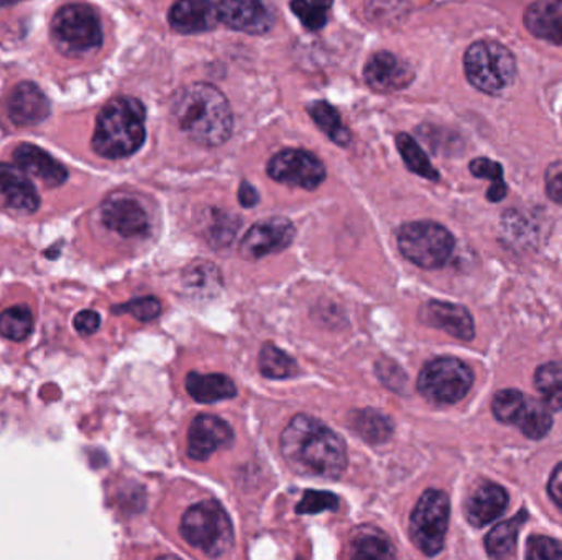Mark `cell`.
Here are the masks:
<instances>
[{
    "label": "cell",
    "instance_id": "1",
    "mask_svg": "<svg viewBox=\"0 0 562 560\" xmlns=\"http://www.w3.org/2000/svg\"><path fill=\"white\" fill-rule=\"evenodd\" d=\"M279 449L287 464L304 477L336 480L347 468L343 438L311 416L291 419L279 438Z\"/></svg>",
    "mask_w": 562,
    "mask_h": 560
},
{
    "label": "cell",
    "instance_id": "2",
    "mask_svg": "<svg viewBox=\"0 0 562 560\" xmlns=\"http://www.w3.org/2000/svg\"><path fill=\"white\" fill-rule=\"evenodd\" d=\"M171 114L180 129L203 146H219L232 133L234 117L229 100L217 87L194 83L175 93Z\"/></svg>",
    "mask_w": 562,
    "mask_h": 560
},
{
    "label": "cell",
    "instance_id": "3",
    "mask_svg": "<svg viewBox=\"0 0 562 560\" xmlns=\"http://www.w3.org/2000/svg\"><path fill=\"white\" fill-rule=\"evenodd\" d=\"M144 104L135 97H116L100 110L94 130L93 148L104 158L133 155L145 142Z\"/></svg>",
    "mask_w": 562,
    "mask_h": 560
},
{
    "label": "cell",
    "instance_id": "4",
    "mask_svg": "<svg viewBox=\"0 0 562 560\" xmlns=\"http://www.w3.org/2000/svg\"><path fill=\"white\" fill-rule=\"evenodd\" d=\"M180 533L188 544L210 557L226 553L234 544V527L223 504L214 500L193 504L180 524Z\"/></svg>",
    "mask_w": 562,
    "mask_h": 560
},
{
    "label": "cell",
    "instance_id": "5",
    "mask_svg": "<svg viewBox=\"0 0 562 560\" xmlns=\"http://www.w3.org/2000/svg\"><path fill=\"white\" fill-rule=\"evenodd\" d=\"M467 80L476 90L499 94L515 80L516 61L512 51L497 41H477L464 57Z\"/></svg>",
    "mask_w": 562,
    "mask_h": 560
},
{
    "label": "cell",
    "instance_id": "6",
    "mask_svg": "<svg viewBox=\"0 0 562 560\" xmlns=\"http://www.w3.org/2000/svg\"><path fill=\"white\" fill-rule=\"evenodd\" d=\"M51 37L61 53L83 57L103 45V27L93 9L71 4L60 9L51 22Z\"/></svg>",
    "mask_w": 562,
    "mask_h": 560
},
{
    "label": "cell",
    "instance_id": "7",
    "mask_svg": "<svg viewBox=\"0 0 562 560\" xmlns=\"http://www.w3.org/2000/svg\"><path fill=\"white\" fill-rule=\"evenodd\" d=\"M398 247L403 257L419 269H441L453 253L454 237L441 224L419 221L399 229Z\"/></svg>",
    "mask_w": 562,
    "mask_h": 560
},
{
    "label": "cell",
    "instance_id": "8",
    "mask_svg": "<svg viewBox=\"0 0 562 560\" xmlns=\"http://www.w3.org/2000/svg\"><path fill=\"white\" fill-rule=\"evenodd\" d=\"M473 385L474 373L469 365L454 357L431 360L418 377L419 395L434 405L459 403Z\"/></svg>",
    "mask_w": 562,
    "mask_h": 560
},
{
    "label": "cell",
    "instance_id": "9",
    "mask_svg": "<svg viewBox=\"0 0 562 560\" xmlns=\"http://www.w3.org/2000/svg\"><path fill=\"white\" fill-rule=\"evenodd\" d=\"M450 497L441 490H427L411 513L409 536L425 556L434 557L443 550L450 526Z\"/></svg>",
    "mask_w": 562,
    "mask_h": 560
},
{
    "label": "cell",
    "instance_id": "10",
    "mask_svg": "<svg viewBox=\"0 0 562 560\" xmlns=\"http://www.w3.org/2000/svg\"><path fill=\"white\" fill-rule=\"evenodd\" d=\"M266 172L273 181L310 191L316 190L326 179L323 162L307 150H284L276 153L266 165Z\"/></svg>",
    "mask_w": 562,
    "mask_h": 560
},
{
    "label": "cell",
    "instance_id": "11",
    "mask_svg": "<svg viewBox=\"0 0 562 560\" xmlns=\"http://www.w3.org/2000/svg\"><path fill=\"white\" fill-rule=\"evenodd\" d=\"M295 239V226L285 217L263 219L250 227L240 243V255L246 260H260L288 249Z\"/></svg>",
    "mask_w": 562,
    "mask_h": 560
},
{
    "label": "cell",
    "instance_id": "12",
    "mask_svg": "<svg viewBox=\"0 0 562 560\" xmlns=\"http://www.w3.org/2000/svg\"><path fill=\"white\" fill-rule=\"evenodd\" d=\"M100 223L110 233L123 239L142 237L151 229L147 211L139 201L127 196H113L100 207Z\"/></svg>",
    "mask_w": 562,
    "mask_h": 560
},
{
    "label": "cell",
    "instance_id": "13",
    "mask_svg": "<svg viewBox=\"0 0 562 560\" xmlns=\"http://www.w3.org/2000/svg\"><path fill=\"white\" fill-rule=\"evenodd\" d=\"M216 8L223 24L243 34H266L275 24V17L262 0H217Z\"/></svg>",
    "mask_w": 562,
    "mask_h": 560
},
{
    "label": "cell",
    "instance_id": "14",
    "mask_svg": "<svg viewBox=\"0 0 562 560\" xmlns=\"http://www.w3.org/2000/svg\"><path fill=\"white\" fill-rule=\"evenodd\" d=\"M234 441L232 428L219 416L198 415L188 431V455L193 461H207L214 452L229 448Z\"/></svg>",
    "mask_w": 562,
    "mask_h": 560
},
{
    "label": "cell",
    "instance_id": "15",
    "mask_svg": "<svg viewBox=\"0 0 562 560\" xmlns=\"http://www.w3.org/2000/svg\"><path fill=\"white\" fill-rule=\"evenodd\" d=\"M363 78L376 93L392 94L408 87L415 80V71L396 55L379 51L367 61Z\"/></svg>",
    "mask_w": 562,
    "mask_h": 560
},
{
    "label": "cell",
    "instance_id": "16",
    "mask_svg": "<svg viewBox=\"0 0 562 560\" xmlns=\"http://www.w3.org/2000/svg\"><path fill=\"white\" fill-rule=\"evenodd\" d=\"M419 319L430 327L441 329L461 341H473L476 335L474 319L464 306L430 301L419 311Z\"/></svg>",
    "mask_w": 562,
    "mask_h": 560
},
{
    "label": "cell",
    "instance_id": "17",
    "mask_svg": "<svg viewBox=\"0 0 562 560\" xmlns=\"http://www.w3.org/2000/svg\"><path fill=\"white\" fill-rule=\"evenodd\" d=\"M168 22L180 34L193 35L213 31L220 21L216 4L211 0H177Z\"/></svg>",
    "mask_w": 562,
    "mask_h": 560
},
{
    "label": "cell",
    "instance_id": "18",
    "mask_svg": "<svg viewBox=\"0 0 562 560\" xmlns=\"http://www.w3.org/2000/svg\"><path fill=\"white\" fill-rule=\"evenodd\" d=\"M0 198L21 213L32 214L40 207V196L27 172L9 163H0Z\"/></svg>",
    "mask_w": 562,
    "mask_h": 560
},
{
    "label": "cell",
    "instance_id": "19",
    "mask_svg": "<svg viewBox=\"0 0 562 560\" xmlns=\"http://www.w3.org/2000/svg\"><path fill=\"white\" fill-rule=\"evenodd\" d=\"M8 110L15 126H38L50 116V103L40 87L34 83H21L9 97Z\"/></svg>",
    "mask_w": 562,
    "mask_h": 560
},
{
    "label": "cell",
    "instance_id": "20",
    "mask_svg": "<svg viewBox=\"0 0 562 560\" xmlns=\"http://www.w3.org/2000/svg\"><path fill=\"white\" fill-rule=\"evenodd\" d=\"M14 159L27 175L40 179L48 188H58L68 179L67 168L60 162L31 143L19 145L14 152Z\"/></svg>",
    "mask_w": 562,
    "mask_h": 560
},
{
    "label": "cell",
    "instance_id": "21",
    "mask_svg": "<svg viewBox=\"0 0 562 560\" xmlns=\"http://www.w3.org/2000/svg\"><path fill=\"white\" fill-rule=\"evenodd\" d=\"M509 507L505 488L492 481H483L474 490L466 503V517L473 526L483 527L502 516Z\"/></svg>",
    "mask_w": 562,
    "mask_h": 560
},
{
    "label": "cell",
    "instance_id": "22",
    "mask_svg": "<svg viewBox=\"0 0 562 560\" xmlns=\"http://www.w3.org/2000/svg\"><path fill=\"white\" fill-rule=\"evenodd\" d=\"M525 25L536 38L562 45V0H539L529 5Z\"/></svg>",
    "mask_w": 562,
    "mask_h": 560
},
{
    "label": "cell",
    "instance_id": "23",
    "mask_svg": "<svg viewBox=\"0 0 562 560\" xmlns=\"http://www.w3.org/2000/svg\"><path fill=\"white\" fill-rule=\"evenodd\" d=\"M188 395L203 405L232 400L237 396L236 383L223 373H198L191 371L187 377Z\"/></svg>",
    "mask_w": 562,
    "mask_h": 560
},
{
    "label": "cell",
    "instance_id": "24",
    "mask_svg": "<svg viewBox=\"0 0 562 560\" xmlns=\"http://www.w3.org/2000/svg\"><path fill=\"white\" fill-rule=\"evenodd\" d=\"M528 513L525 510L519 511L512 520L503 521L497 524L486 539L487 552L493 559H505L515 552L516 540H518L519 529L526 523Z\"/></svg>",
    "mask_w": 562,
    "mask_h": 560
},
{
    "label": "cell",
    "instance_id": "25",
    "mask_svg": "<svg viewBox=\"0 0 562 560\" xmlns=\"http://www.w3.org/2000/svg\"><path fill=\"white\" fill-rule=\"evenodd\" d=\"M350 425L354 431L369 442V444H383L393 434V421L390 416L376 409H362L350 415Z\"/></svg>",
    "mask_w": 562,
    "mask_h": 560
},
{
    "label": "cell",
    "instance_id": "26",
    "mask_svg": "<svg viewBox=\"0 0 562 560\" xmlns=\"http://www.w3.org/2000/svg\"><path fill=\"white\" fill-rule=\"evenodd\" d=\"M513 425L529 439H541L548 434L552 426L551 413L545 403L526 396L522 412L516 416Z\"/></svg>",
    "mask_w": 562,
    "mask_h": 560
},
{
    "label": "cell",
    "instance_id": "27",
    "mask_svg": "<svg viewBox=\"0 0 562 560\" xmlns=\"http://www.w3.org/2000/svg\"><path fill=\"white\" fill-rule=\"evenodd\" d=\"M308 114L313 117L314 123L339 146L350 143V132L344 127L339 112L326 100H314L307 107Z\"/></svg>",
    "mask_w": 562,
    "mask_h": 560
},
{
    "label": "cell",
    "instance_id": "28",
    "mask_svg": "<svg viewBox=\"0 0 562 560\" xmlns=\"http://www.w3.org/2000/svg\"><path fill=\"white\" fill-rule=\"evenodd\" d=\"M535 385L549 409H562V364L549 361L536 370Z\"/></svg>",
    "mask_w": 562,
    "mask_h": 560
},
{
    "label": "cell",
    "instance_id": "29",
    "mask_svg": "<svg viewBox=\"0 0 562 560\" xmlns=\"http://www.w3.org/2000/svg\"><path fill=\"white\" fill-rule=\"evenodd\" d=\"M396 146H398L399 155H402L403 162L408 166L409 171L415 175L423 176V178L430 179V181H438L440 179V172L431 165L430 158L423 148L419 146L412 136L408 133H398L396 135Z\"/></svg>",
    "mask_w": 562,
    "mask_h": 560
},
{
    "label": "cell",
    "instance_id": "30",
    "mask_svg": "<svg viewBox=\"0 0 562 560\" xmlns=\"http://www.w3.org/2000/svg\"><path fill=\"white\" fill-rule=\"evenodd\" d=\"M260 371L266 379L285 380L297 376L298 365L287 352L279 350L273 344H265L260 350Z\"/></svg>",
    "mask_w": 562,
    "mask_h": 560
},
{
    "label": "cell",
    "instance_id": "31",
    "mask_svg": "<svg viewBox=\"0 0 562 560\" xmlns=\"http://www.w3.org/2000/svg\"><path fill=\"white\" fill-rule=\"evenodd\" d=\"M35 319L27 306H14L0 314V335L11 341H25L34 332Z\"/></svg>",
    "mask_w": 562,
    "mask_h": 560
},
{
    "label": "cell",
    "instance_id": "32",
    "mask_svg": "<svg viewBox=\"0 0 562 560\" xmlns=\"http://www.w3.org/2000/svg\"><path fill=\"white\" fill-rule=\"evenodd\" d=\"M352 556L356 559H392L395 557V549L380 531H363L354 540Z\"/></svg>",
    "mask_w": 562,
    "mask_h": 560
},
{
    "label": "cell",
    "instance_id": "33",
    "mask_svg": "<svg viewBox=\"0 0 562 560\" xmlns=\"http://www.w3.org/2000/svg\"><path fill=\"white\" fill-rule=\"evenodd\" d=\"M469 168L470 172L477 176V178L490 179L492 181L489 193H487L489 201L499 203V201L506 196V191L509 190H506L505 181H503V168L500 163L489 158H477L470 163Z\"/></svg>",
    "mask_w": 562,
    "mask_h": 560
},
{
    "label": "cell",
    "instance_id": "34",
    "mask_svg": "<svg viewBox=\"0 0 562 560\" xmlns=\"http://www.w3.org/2000/svg\"><path fill=\"white\" fill-rule=\"evenodd\" d=\"M526 395L518 390H502L493 398L492 409L495 418L503 425H513L525 405Z\"/></svg>",
    "mask_w": 562,
    "mask_h": 560
},
{
    "label": "cell",
    "instance_id": "35",
    "mask_svg": "<svg viewBox=\"0 0 562 560\" xmlns=\"http://www.w3.org/2000/svg\"><path fill=\"white\" fill-rule=\"evenodd\" d=\"M339 498L331 491L308 490L297 504L298 514H318L324 511H336Z\"/></svg>",
    "mask_w": 562,
    "mask_h": 560
},
{
    "label": "cell",
    "instance_id": "36",
    "mask_svg": "<svg viewBox=\"0 0 562 560\" xmlns=\"http://www.w3.org/2000/svg\"><path fill=\"white\" fill-rule=\"evenodd\" d=\"M290 8L307 31L318 32L327 24V11L318 8L311 0H291Z\"/></svg>",
    "mask_w": 562,
    "mask_h": 560
},
{
    "label": "cell",
    "instance_id": "37",
    "mask_svg": "<svg viewBox=\"0 0 562 560\" xmlns=\"http://www.w3.org/2000/svg\"><path fill=\"white\" fill-rule=\"evenodd\" d=\"M113 312H127L133 318L142 322L154 321L162 314V302L154 296H145V298L132 299L125 305L116 306Z\"/></svg>",
    "mask_w": 562,
    "mask_h": 560
},
{
    "label": "cell",
    "instance_id": "38",
    "mask_svg": "<svg viewBox=\"0 0 562 560\" xmlns=\"http://www.w3.org/2000/svg\"><path fill=\"white\" fill-rule=\"evenodd\" d=\"M526 559L562 560V546L551 537L531 536L526 544Z\"/></svg>",
    "mask_w": 562,
    "mask_h": 560
},
{
    "label": "cell",
    "instance_id": "39",
    "mask_svg": "<svg viewBox=\"0 0 562 560\" xmlns=\"http://www.w3.org/2000/svg\"><path fill=\"white\" fill-rule=\"evenodd\" d=\"M376 373H379L380 380L386 386H390L393 392H399L403 385H405L406 376L403 373L402 368L396 367L393 361H380L376 365Z\"/></svg>",
    "mask_w": 562,
    "mask_h": 560
},
{
    "label": "cell",
    "instance_id": "40",
    "mask_svg": "<svg viewBox=\"0 0 562 560\" xmlns=\"http://www.w3.org/2000/svg\"><path fill=\"white\" fill-rule=\"evenodd\" d=\"M546 193L554 203L562 206V162L549 165L546 171Z\"/></svg>",
    "mask_w": 562,
    "mask_h": 560
},
{
    "label": "cell",
    "instance_id": "41",
    "mask_svg": "<svg viewBox=\"0 0 562 560\" xmlns=\"http://www.w3.org/2000/svg\"><path fill=\"white\" fill-rule=\"evenodd\" d=\"M99 327L100 315L93 311V309H84V311L77 312L76 318H74V329L81 335L96 334Z\"/></svg>",
    "mask_w": 562,
    "mask_h": 560
},
{
    "label": "cell",
    "instance_id": "42",
    "mask_svg": "<svg viewBox=\"0 0 562 560\" xmlns=\"http://www.w3.org/2000/svg\"><path fill=\"white\" fill-rule=\"evenodd\" d=\"M548 491L549 497H551V500L554 501L555 507L562 513V464H559L554 472H552L551 478H549Z\"/></svg>",
    "mask_w": 562,
    "mask_h": 560
},
{
    "label": "cell",
    "instance_id": "43",
    "mask_svg": "<svg viewBox=\"0 0 562 560\" xmlns=\"http://www.w3.org/2000/svg\"><path fill=\"white\" fill-rule=\"evenodd\" d=\"M239 203L242 204L243 207H247V210H250V207L259 203V193H256L255 188H253L250 182L243 181L242 184H240Z\"/></svg>",
    "mask_w": 562,
    "mask_h": 560
},
{
    "label": "cell",
    "instance_id": "44",
    "mask_svg": "<svg viewBox=\"0 0 562 560\" xmlns=\"http://www.w3.org/2000/svg\"><path fill=\"white\" fill-rule=\"evenodd\" d=\"M313 4H316L318 8L324 9V11H330L333 8L334 0H311Z\"/></svg>",
    "mask_w": 562,
    "mask_h": 560
},
{
    "label": "cell",
    "instance_id": "45",
    "mask_svg": "<svg viewBox=\"0 0 562 560\" xmlns=\"http://www.w3.org/2000/svg\"><path fill=\"white\" fill-rule=\"evenodd\" d=\"M21 0H0V5H12L17 4Z\"/></svg>",
    "mask_w": 562,
    "mask_h": 560
}]
</instances>
